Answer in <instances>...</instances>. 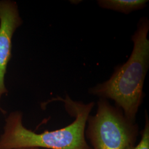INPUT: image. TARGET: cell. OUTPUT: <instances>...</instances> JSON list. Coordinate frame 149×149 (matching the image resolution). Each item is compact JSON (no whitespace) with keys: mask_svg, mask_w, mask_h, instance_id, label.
I'll use <instances>...</instances> for the list:
<instances>
[{"mask_svg":"<svg viewBox=\"0 0 149 149\" xmlns=\"http://www.w3.org/2000/svg\"><path fill=\"white\" fill-rule=\"evenodd\" d=\"M0 111H1V112H3V113H5V111H3V109H2L1 107H0Z\"/></svg>","mask_w":149,"mask_h":149,"instance_id":"cell-8","label":"cell"},{"mask_svg":"<svg viewBox=\"0 0 149 149\" xmlns=\"http://www.w3.org/2000/svg\"><path fill=\"white\" fill-rule=\"evenodd\" d=\"M149 21L141 18L132 37L133 49L124 64L118 65L108 80L90 88L91 95L111 99L120 108L125 117L135 122L139 108L143 101L144 80L149 66Z\"/></svg>","mask_w":149,"mask_h":149,"instance_id":"cell-1","label":"cell"},{"mask_svg":"<svg viewBox=\"0 0 149 149\" xmlns=\"http://www.w3.org/2000/svg\"><path fill=\"white\" fill-rule=\"evenodd\" d=\"M148 2L146 0H99L97 3L102 8L129 14L144 8Z\"/></svg>","mask_w":149,"mask_h":149,"instance_id":"cell-5","label":"cell"},{"mask_svg":"<svg viewBox=\"0 0 149 149\" xmlns=\"http://www.w3.org/2000/svg\"><path fill=\"white\" fill-rule=\"evenodd\" d=\"M140 134L141 139L138 145H129L124 149H149V119L146 111H145V127Z\"/></svg>","mask_w":149,"mask_h":149,"instance_id":"cell-6","label":"cell"},{"mask_svg":"<svg viewBox=\"0 0 149 149\" xmlns=\"http://www.w3.org/2000/svg\"><path fill=\"white\" fill-rule=\"evenodd\" d=\"M94 116H89L85 136L92 149H124L135 145L139 133L138 124L129 120L117 107L100 98Z\"/></svg>","mask_w":149,"mask_h":149,"instance_id":"cell-3","label":"cell"},{"mask_svg":"<svg viewBox=\"0 0 149 149\" xmlns=\"http://www.w3.org/2000/svg\"><path fill=\"white\" fill-rule=\"evenodd\" d=\"M55 100L64 103L66 112L75 118L73 122L58 130L37 134L24 127L21 112L11 113L6 119L4 133L0 136V149H92L86 140L85 130L95 103L74 101L68 95L64 99L58 97Z\"/></svg>","mask_w":149,"mask_h":149,"instance_id":"cell-2","label":"cell"},{"mask_svg":"<svg viewBox=\"0 0 149 149\" xmlns=\"http://www.w3.org/2000/svg\"><path fill=\"white\" fill-rule=\"evenodd\" d=\"M22 24L16 2L0 1V100L2 95L7 92L5 77L11 58L12 38Z\"/></svg>","mask_w":149,"mask_h":149,"instance_id":"cell-4","label":"cell"},{"mask_svg":"<svg viewBox=\"0 0 149 149\" xmlns=\"http://www.w3.org/2000/svg\"><path fill=\"white\" fill-rule=\"evenodd\" d=\"M41 149L38 148H19V149Z\"/></svg>","mask_w":149,"mask_h":149,"instance_id":"cell-7","label":"cell"}]
</instances>
